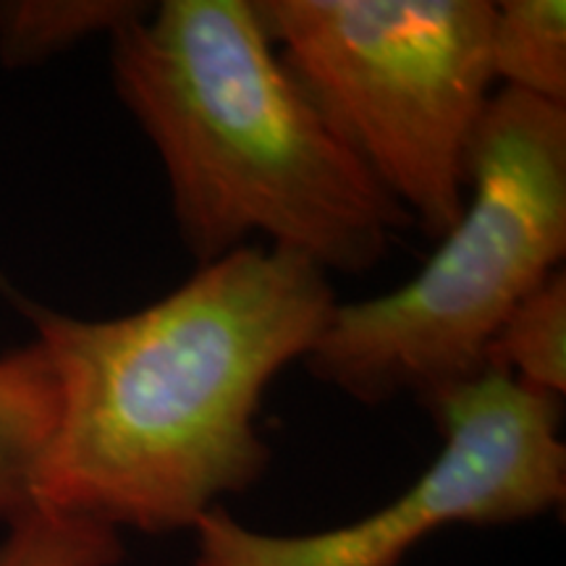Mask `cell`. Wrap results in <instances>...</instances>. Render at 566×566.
<instances>
[{
	"instance_id": "obj_10",
	"label": "cell",
	"mask_w": 566,
	"mask_h": 566,
	"mask_svg": "<svg viewBox=\"0 0 566 566\" xmlns=\"http://www.w3.org/2000/svg\"><path fill=\"white\" fill-rule=\"evenodd\" d=\"M124 554L116 530L34 506L9 525L0 566H116Z\"/></svg>"
},
{
	"instance_id": "obj_3",
	"label": "cell",
	"mask_w": 566,
	"mask_h": 566,
	"mask_svg": "<svg viewBox=\"0 0 566 566\" xmlns=\"http://www.w3.org/2000/svg\"><path fill=\"white\" fill-rule=\"evenodd\" d=\"M564 254L566 105L501 87L467 155L462 218L399 289L338 302L304 365L357 405H436L485 373L493 336Z\"/></svg>"
},
{
	"instance_id": "obj_2",
	"label": "cell",
	"mask_w": 566,
	"mask_h": 566,
	"mask_svg": "<svg viewBox=\"0 0 566 566\" xmlns=\"http://www.w3.org/2000/svg\"><path fill=\"white\" fill-rule=\"evenodd\" d=\"M116 97L166 171L197 268L263 237L363 275L412 226L283 66L258 0H160L111 34Z\"/></svg>"
},
{
	"instance_id": "obj_9",
	"label": "cell",
	"mask_w": 566,
	"mask_h": 566,
	"mask_svg": "<svg viewBox=\"0 0 566 566\" xmlns=\"http://www.w3.org/2000/svg\"><path fill=\"white\" fill-rule=\"evenodd\" d=\"M139 0H6L0 3V61L24 69L111 34L150 9Z\"/></svg>"
},
{
	"instance_id": "obj_6",
	"label": "cell",
	"mask_w": 566,
	"mask_h": 566,
	"mask_svg": "<svg viewBox=\"0 0 566 566\" xmlns=\"http://www.w3.org/2000/svg\"><path fill=\"white\" fill-rule=\"evenodd\" d=\"M59 394L38 342L0 357V520L34 509V478L51 441Z\"/></svg>"
},
{
	"instance_id": "obj_7",
	"label": "cell",
	"mask_w": 566,
	"mask_h": 566,
	"mask_svg": "<svg viewBox=\"0 0 566 566\" xmlns=\"http://www.w3.org/2000/svg\"><path fill=\"white\" fill-rule=\"evenodd\" d=\"M491 69L501 87L566 105L564 0L493 3Z\"/></svg>"
},
{
	"instance_id": "obj_8",
	"label": "cell",
	"mask_w": 566,
	"mask_h": 566,
	"mask_svg": "<svg viewBox=\"0 0 566 566\" xmlns=\"http://www.w3.org/2000/svg\"><path fill=\"white\" fill-rule=\"evenodd\" d=\"M485 370L530 391L566 394V273L558 268L512 310L485 352Z\"/></svg>"
},
{
	"instance_id": "obj_5",
	"label": "cell",
	"mask_w": 566,
	"mask_h": 566,
	"mask_svg": "<svg viewBox=\"0 0 566 566\" xmlns=\"http://www.w3.org/2000/svg\"><path fill=\"white\" fill-rule=\"evenodd\" d=\"M428 409L443 446L391 504L307 535L258 533L216 506L192 530V566H399L443 527L514 525L564 504L562 399L485 370Z\"/></svg>"
},
{
	"instance_id": "obj_4",
	"label": "cell",
	"mask_w": 566,
	"mask_h": 566,
	"mask_svg": "<svg viewBox=\"0 0 566 566\" xmlns=\"http://www.w3.org/2000/svg\"><path fill=\"white\" fill-rule=\"evenodd\" d=\"M283 66L424 237L464 210L493 97L488 0H258Z\"/></svg>"
},
{
	"instance_id": "obj_1",
	"label": "cell",
	"mask_w": 566,
	"mask_h": 566,
	"mask_svg": "<svg viewBox=\"0 0 566 566\" xmlns=\"http://www.w3.org/2000/svg\"><path fill=\"white\" fill-rule=\"evenodd\" d=\"M17 304L59 394L34 506L168 535L265 475L268 386L310 357L338 300L307 258L247 244L122 317Z\"/></svg>"
}]
</instances>
